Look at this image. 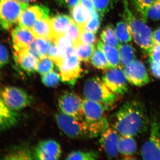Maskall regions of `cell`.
Here are the masks:
<instances>
[{
	"label": "cell",
	"instance_id": "7c38bea8",
	"mask_svg": "<svg viewBox=\"0 0 160 160\" xmlns=\"http://www.w3.org/2000/svg\"><path fill=\"white\" fill-rule=\"evenodd\" d=\"M33 154L36 159H59L62 154V148L54 140H44L38 144L33 150Z\"/></svg>",
	"mask_w": 160,
	"mask_h": 160
},
{
	"label": "cell",
	"instance_id": "1f68e13d",
	"mask_svg": "<svg viewBox=\"0 0 160 160\" xmlns=\"http://www.w3.org/2000/svg\"><path fill=\"white\" fill-rule=\"evenodd\" d=\"M98 157L96 152L93 151H74L72 152L66 156L67 160H95Z\"/></svg>",
	"mask_w": 160,
	"mask_h": 160
},
{
	"label": "cell",
	"instance_id": "836d02e7",
	"mask_svg": "<svg viewBox=\"0 0 160 160\" xmlns=\"http://www.w3.org/2000/svg\"><path fill=\"white\" fill-rule=\"evenodd\" d=\"M117 0H92L95 9L102 16L113 8Z\"/></svg>",
	"mask_w": 160,
	"mask_h": 160
},
{
	"label": "cell",
	"instance_id": "4316f807",
	"mask_svg": "<svg viewBox=\"0 0 160 160\" xmlns=\"http://www.w3.org/2000/svg\"><path fill=\"white\" fill-rule=\"evenodd\" d=\"M101 39L103 42L118 48L120 45V42L118 39L113 26L109 25L106 26L101 33Z\"/></svg>",
	"mask_w": 160,
	"mask_h": 160
},
{
	"label": "cell",
	"instance_id": "4dcf8cb0",
	"mask_svg": "<svg viewBox=\"0 0 160 160\" xmlns=\"http://www.w3.org/2000/svg\"><path fill=\"white\" fill-rule=\"evenodd\" d=\"M54 65V62L49 57H44L38 60L36 72L42 75L53 70Z\"/></svg>",
	"mask_w": 160,
	"mask_h": 160
},
{
	"label": "cell",
	"instance_id": "9c48e42d",
	"mask_svg": "<svg viewBox=\"0 0 160 160\" xmlns=\"http://www.w3.org/2000/svg\"><path fill=\"white\" fill-rule=\"evenodd\" d=\"M82 101L78 95L73 92L67 91L60 97L58 105L61 112L78 119L84 120Z\"/></svg>",
	"mask_w": 160,
	"mask_h": 160
},
{
	"label": "cell",
	"instance_id": "5b68a950",
	"mask_svg": "<svg viewBox=\"0 0 160 160\" xmlns=\"http://www.w3.org/2000/svg\"><path fill=\"white\" fill-rule=\"evenodd\" d=\"M58 68L62 82L70 86H74L81 78L82 70L73 46L66 50L64 60Z\"/></svg>",
	"mask_w": 160,
	"mask_h": 160
},
{
	"label": "cell",
	"instance_id": "e0dca14e",
	"mask_svg": "<svg viewBox=\"0 0 160 160\" xmlns=\"http://www.w3.org/2000/svg\"><path fill=\"white\" fill-rule=\"evenodd\" d=\"M13 54L15 62L24 71L29 73L36 72L38 59L29 52L28 48L13 49Z\"/></svg>",
	"mask_w": 160,
	"mask_h": 160
},
{
	"label": "cell",
	"instance_id": "e575fe53",
	"mask_svg": "<svg viewBox=\"0 0 160 160\" xmlns=\"http://www.w3.org/2000/svg\"><path fill=\"white\" fill-rule=\"evenodd\" d=\"M66 52L60 49L53 42H52L48 54V57L54 62L56 66L58 67L63 62L66 55Z\"/></svg>",
	"mask_w": 160,
	"mask_h": 160
},
{
	"label": "cell",
	"instance_id": "9a60e30c",
	"mask_svg": "<svg viewBox=\"0 0 160 160\" xmlns=\"http://www.w3.org/2000/svg\"><path fill=\"white\" fill-rule=\"evenodd\" d=\"M11 37L14 50L28 48L36 38L30 29L19 25L12 29Z\"/></svg>",
	"mask_w": 160,
	"mask_h": 160
},
{
	"label": "cell",
	"instance_id": "603a6c76",
	"mask_svg": "<svg viewBox=\"0 0 160 160\" xmlns=\"http://www.w3.org/2000/svg\"><path fill=\"white\" fill-rule=\"evenodd\" d=\"M72 19L80 27L84 29L90 16V13L80 2L71 9Z\"/></svg>",
	"mask_w": 160,
	"mask_h": 160
},
{
	"label": "cell",
	"instance_id": "7a4b0ae2",
	"mask_svg": "<svg viewBox=\"0 0 160 160\" xmlns=\"http://www.w3.org/2000/svg\"><path fill=\"white\" fill-rule=\"evenodd\" d=\"M55 118L59 128L72 138H93L103 132L98 124H89L85 119H78L61 112L56 114Z\"/></svg>",
	"mask_w": 160,
	"mask_h": 160
},
{
	"label": "cell",
	"instance_id": "3957f363",
	"mask_svg": "<svg viewBox=\"0 0 160 160\" xmlns=\"http://www.w3.org/2000/svg\"><path fill=\"white\" fill-rule=\"evenodd\" d=\"M124 7L123 18L129 26L134 42L149 56L154 44L151 29L135 16L129 9L127 0H124Z\"/></svg>",
	"mask_w": 160,
	"mask_h": 160
},
{
	"label": "cell",
	"instance_id": "8992f818",
	"mask_svg": "<svg viewBox=\"0 0 160 160\" xmlns=\"http://www.w3.org/2000/svg\"><path fill=\"white\" fill-rule=\"evenodd\" d=\"M29 6L28 3L18 0H0V26L6 30L11 29Z\"/></svg>",
	"mask_w": 160,
	"mask_h": 160
},
{
	"label": "cell",
	"instance_id": "ab89813d",
	"mask_svg": "<svg viewBox=\"0 0 160 160\" xmlns=\"http://www.w3.org/2000/svg\"><path fill=\"white\" fill-rule=\"evenodd\" d=\"M97 38L94 33L83 29L80 36V42L83 44L94 45L96 42Z\"/></svg>",
	"mask_w": 160,
	"mask_h": 160
},
{
	"label": "cell",
	"instance_id": "8d00e7d4",
	"mask_svg": "<svg viewBox=\"0 0 160 160\" xmlns=\"http://www.w3.org/2000/svg\"><path fill=\"white\" fill-rule=\"evenodd\" d=\"M82 29L76 24L73 20L66 32L67 36L71 40L72 46L80 42V36Z\"/></svg>",
	"mask_w": 160,
	"mask_h": 160
},
{
	"label": "cell",
	"instance_id": "2e32d148",
	"mask_svg": "<svg viewBox=\"0 0 160 160\" xmlns=\"http://www.w3.org/2000/svg\"><path fill=\"white\" fill-rule=\"evenodd\" d=\"M82 108L84 118L89 124L97 122L104 118V114L106 109L100 103L87 99L82 101Z\"/></svg>",
	"mask_w": 160,
	"mask_h": 160
},
{
	"label": "cell",
	"instance_id": "277c9868",
	"mask_svg": "<svg viewBox=\"0 0 160 160\" xmlns=\"http://www.w3.org/2000/svg\"><path fill=\"white\" fill-rule=\"evenodd\" d=\"M83 93L86 98L102 104L106 110L117 99L116 95L109 89L102 79L97 77L86 80L83 86Z\"/></svg>",
	"mask_w": 160,
	"mask_h": 160
},
{
	"label": "cell",
	"instance_id": "f1b7e54d",
	"mask_svg": "<svg viewBox=\"0 0 160 160\" xmlns=\"http://www.w3.org/2000/svg\"><path fill=\"white\" fill-rule=\"evenodd\" d=\"M140 14L145 21L148 18L154 21L160 20V0H156L154 2L144 9Z\"/></svg>",
	"mask_w": 160,
	"mask_h": 160
},
{
	"label": "cell",
	"instance_id": "b9f144b4",
	"mask_svg": "<svg viewBox=\"0 0 160 160\" xmlns=\"http://www.w3.org/2000/svg\"><path fill=\"white\" fill-rule=\"evenodd\" d=\"M156 0H132L135 7L140 14L148 6L154 2Z\"/></svg>",
	"mask_w": 160,
	"mask_h": 160
},
{
	"label": "cell",
	"instance_id": "83f0119b",
	"mask_svg": "<svg viewBox=\"0 0 160 160\" xmlns=\"http://www.w3.org/2000/svg\"><path fill=\"white\" fill-rule=\"evenodd\" d=\"M116 33L120 42L128 43L132 40V35L129 26L126 22H120L115 27Z\"/></svg>",
	"mask_w": 160,
	"mask_h": 160
},
{
	"label": "cell",
	"instance_id": "484cf974",
	"mask_svg": "<svg viewBox=\"0 0 160 160\" xmlns=\"http://www.w3.org/2000/svg\"><path fill=\"white\" fill-rule=\"evenodd\" d=\"M33 153L29 149L24 147H17L6 153L3 159L28 160L34 159Z\"/></svg>",
	"mask_w": 160,
	"mask_h": 160
},
{
	"label": "cell",
	"instance_id": "681fc988",
	"mask_svg": "<svg viewBox=\"0 0 160 160\" xmlns=\"http://www.w3.org/2000/svg\"><path fill=\"white\" fill-rule=\"evenodd\" d=\"M0 90H1V89H0Z\"/></svg>",
	"mask_w": 160,
	"mask_h": 160
},
{
	"label": "cell",
	"instance_id": "4fadbf2b",
	"mask_svg": "<svg viewBox=\"0 0 160 160\" xmlns=\"http://www.w3.org/2000/svg\"><path fill=\"white\" fill-rule=\"evenodd\" d=\"M49 10L42 5H34L24 9L19 18L18 25L30 29L38 20L49 17Z\"/></svg>",
	"mask_w": 160,
	"mask_h": 160
},
{
	"label": "cell",
	"instance_id": "7bdbcfd3",
	"mask_svg": "<svg viewBox=\"0 0 160 160\" xmlns=\"http://www.w3.org/2000/svg\"><path fill=\"white\" fill-rule=\"evenodd\" d=\"M150 59L160 64V46L154 43L151 53L149 55Z\"/></svg>",
	"mask_w": 160,
	"mask_h": 160
},
{
	"label": "cell",
	"instance_id": "52a82bcc",
	"mask_svg": "<svg viewBox=\"0 0 160 160\" xmlns=\"http://www.w3.org/2000/svg\"><path fill=\"white\" fill-rule=\"evenodd\" d=\"M0 98L12 110L17 112L30 106L33 99L24 89L7 86L0 90Z\"/></svg>",
	"mask_w": 160,
	"mask_h": 160
},
{
	"label": "cell",
	"instance_id": "74e56055",
	"mask_svg": "<svg viewBox=\"0 0 160 160\" xmlns=\"http://www.w3.org/2000/svg\"><path fill=\"white\" fill-rule=\"evenodd\" d=\"M34 42L41 58L48 56L49 50L52 44V41L46 39L36 38Z\"/></svg>",
	"mask_w": 160,
	"mask_h": 160
},
{
	"label": "cell",
	"instance_id": "ee69618b",
	"mask_svg": "<svg viewBox=\"0 0 160 160\" xmlns=\"http://www.w3.org/2000/svg\"><path fill=\"white\" fill-rule=\"evenodd\" d=\"M56 1L60 6L71 10L74 6L79 3L80 0H56Z\"/></svg>",
	"mask_w": 160,
	"mask_h": 160
},
{
	"label": "cell",
	"instance_id": "d590c367",
	"mask_svg": "<svg viewBox=\"0 0 160 160\" xmlns=\"http://www.w3.org/2000/svg\"><path fill=\"white\" fill-rule=\"evenodd\" d=\"M100 26L99 13L96 10L90 13V16L85 26L84 29L96 33L98 31Z\"/></svg>",
	"mask_w": 160,
	"mask_h": 160
},
{
	"label": "cell",
	"instance_id": "cb8c5ba5",
	"mask_svg": "<svg viewBox=\"0 0 160 160\" xmlns=\"http://www.w3.org/2000/svg\"><path fill=\"white\" fill-rule=\"evenodd\" d=\"M119 56L120 66H125L135 59V49L129 44H120L118 48Z\"/></svg>",
	"mask_w": 160,
	"mask_h": 160
},
{
	"label": "cell",
	"instance_id": "ac0fdd59",
	"mask_svg": "<svg viewBox=\"0 0 160 160\" xmlns=\"http://www.w3.org/2000/svg\"><path fill=\"white\" fill-rule=\"evenodd\" d=\"M19 119L17 112L10 109L0 98V132L15 126Z\"/></svg>",
	"mask_w": 160,
	"mask_h": 160
},
{
	"label": "cell",
	"instance_id": "ffe728a7",
	"mask_svg": "<svg viewBox=\"0 0 160 160\" xmlns=\"http://www.w3.org/2000/svg\"><path fill=\"white\" fill-rule=\"evenodd\" d=\"M53 34V41L56 38L66 34L72 22V19L65 14H58L50 18Z\"/></svg>",
	"mask_w": 160,
	"mask_h": 160
},
{
	"label": "cell",
	"instance_id": "7dc6e473",
	"mask_svg": "<svg viewBox=\"0 0 160 160\" xmlns=\"http://www.w3.org/2000/svg\"><path fill=\"white\" fill-rule=\"evenodd\" d=\"M154 42L160 46V28L156 29L152 33Z\"/></svg>",
	"mask_w": 160,
	"mask_h": 160
},
{
	"label": "cell",
	"instance_id": "d6986e66",
	"mask_svg": "<svg viewBox=\"0 0 160 160\" xmlns=\"http://www.w3.org/2000/svg\"><path fill=\"white\" fill-rule=\"evenodd\" d=\"M30 29L35 38L46 39L53 42V32L49 17L38 20Z\"/></svg>",
	"mask_w": 160,
	"mask_h": 160
},
{
	"label": "cell",
	"instance_id": "d6a6232c",
	"mask_svg": "<svg viewBox=\"0 0 160 160\" xmlns=\"http://www.w3.org/2000/svg\"><path fill=\"white\" fill-rule=\"evenodd\" d=\"M41 79L43 84L49 87H53L57 86L60 81H62L60 73L53 70L42 75Z\"/></svg>",
	"mask_w": 160,
	"mask_h": 160
},
{
	"label": "cell",
	"instance_id": "f546056e",
	"mask_svg": "<svg viewBox=\"0 0 160 160\" xmlns=\"http://www.w3.org/2000/svg\"><path fill=\"white\" fill-rule=\"evenodd\" d=\"M92 64L98 69L106 70L110 69L108 61L102 50L98 49L95 50L91 58Z\"/></svg>",
	"mask_w": 160,
	"mask_h": 160
},
{
	"label": "cell",
	"instance_id": "7402d4cb",
	"mask_svg": "<svg viewBox=\"0 0 160 160\" xmlns=\"http://www.w3.org/2000/svg\"><path fill=\"white\" fill-rule=\"evenodd\" d=\"M97 47L105 54L110 68L120 66L119 56L117 48L106 45L102 41H99Z\"/></svg>",
	"mask_w": 160,
	"mask_h": 160
},
{
	"label": "cell",
	"instance_id": "8fae6325",
	"mask_svg": "<svg viewBox=\"0 0 160 160\" xmlns=\"http://www.w3.org/2000/svg\"><path fill=\"white\" fill-rule=\"evenodd\" d=\"M123 68L128 82L132 85L142 86L149 83L148 72L144 64L140 61L135 60Z\"/></svg>",
	"mask_w": 160,
	"mask_h": 160
},
{
	"label": "cell",
	"instance_id": "ba28073f",
	"mask_svg": "<svg viewBox=\"0 0 160 160\" xmlns=\"http://www.w3.org/2000/svg\"><path fill=\"white\" fill-rule=\"evenodd\" d=\"M141 155L144 160H160V120L152 121L149 136L142 147Z\"/></svg>",
	"mask_w": 160,
	"mask_h": 160
},
{
	"label": "cell",
	"instance_id": "f35d334b",
	"mask_svg": "<svg viewBox=\"0 0 160 160\" xmlns=\"http://www.w3.org/2000/svg\"><path fill=\"white\" fill-rule=\"evenodd\" d=\"M53 42L62 50L66 52V50L72 46L71 40L66 34L61 36L55 39Z\"/></svg>",
	"mask_w": 160,
	"mask_h": 160
},
{
	"label": "cell",
	"instance_id": "bcb514c9",
	"mask_svg": "<svg viewBox=\"0 0 160 160\" xmlns=\"http://www.w3.org/2000/svg\"><path fill=\"white\" fill-rule=\"evenodd\" d=\"M80 1L82 6L89 11V13H92L95 11L92 0H80Z\"/></svg>",
	"mask_w": 160,
	"mask_h": 160
},
{
	"label": "cell",
	"instance_id": "44dd1931",
	"mask_svg": "<svg viewBox=\"0 0 160 160\" xmlns=\"http://www.w3.org/2000/svg\"><path fill=\"white\" fill-rule=\"evenodd\" d=\"M119 152L125 156L133 155L137 150V145L133 137L121 135L118 143Z\"/></svg>",
	"mask_w": 160,
	"mask_h": 160
},
{
	"label": "cell",
	"instance_id": "d4e9b609",
	"mask_svg": "<svg viewBox=\"0 0 160 160\" xmlns=\"http://www.w3.org/2000/svg\"><path fill=\"white\" fill-rule=\"evenodd\" d=\"M75 52L80 61L88 62L95 50L94 45L80 42L73 46Z\"/></svg>",
	"mask_w": 160,
	"mask_h": 160
},
{
	"label": "cell",
	"instance_id": "f6af8a7d",
	"mask_svg": "<svg viewBox=\"0 0 160 160\" xmlns=\"http://www.w3.org/2000/svg\"><path fill=\"white\" fill-rule=\"evenodd\" d=\"M149 65L152 74L158 78L160 79V64L149 59Z\"/></svg>",
	"mask_w": 160,
	"mask_h": 160
},
{
	"label": "cell",
	"instance_id": "6da1fadb",
	"mask_svg": "<svg viewBox=\"0 0 160 160\" xmlns=\"http://www.w3.org/2000/svg\"><path fill=\"white\" fill-rule=\"evenodd\" d=\"M149 121L144 104L138 100H131L117 112L114 128L120 135L134 137L146 131Z\"/></svg>",
	"mask_w": 160,
	"mask_h": 160
},
{
	"label": "cell",
	"instance_id": "c3c4849f",
	"mask_svg": "<svg viewBox=\"0 0 160 160\" xmlns=\"http://www.w3.org/2000/svg\"><path fill=\"white\" fill-rule=\"evenodd\" d=\"M18 1L28 3L31 2H34V1H36V0H18Z\"/></svg>",
	"mask_w": 160,
	"mask_h": 160
},
{
	"label": "cell",
	"instance_id": "60d3db41",
	"mask_svg": "<svg viewBox=\"0 0 160 160\" xmlns=\"http://www.w3.org/2000/svg\"><path fill=\"white\" fill-rule=\"evenodd\" d=\"M9 52L6 46L0 43V68H2L9 63Z\"/></svg>",
	"mask_w": 160,
	"mask_h": 160
},
{
	"label": "cell",
	"instance_id": "5bb4252c",
	"mask_svg": "<svg viewBox=\"0 0 160 160\" xmlns=\"http://www.w3.org/2000/svg\"><path fill=\"white\" fill-rule=\"evenodd\" d=\"M119 138L118 132L109 126L100 135V145L109 158H116L119 153L118 149Z\"/></svg>",
	"mask_w": 160,
	"mask_h": 160
},
{
	"label": "cell",
	"instance_id": "30bf717a",
	"mask_svg": "<svg viewBox=\"0 0 160 160\" xmlns=\"http://www.w3.org/2000/svg\"><path fill=\"white\" fill-rule=\"evenodd\" d=\"M102 79L116 95L125 94L128 91V81L122 66L110 68L103 75Z\"/></svg>",
	"mask_w": 160,
	"mask_h": 160
}]
</instances>
